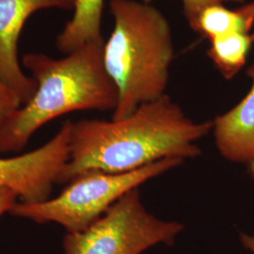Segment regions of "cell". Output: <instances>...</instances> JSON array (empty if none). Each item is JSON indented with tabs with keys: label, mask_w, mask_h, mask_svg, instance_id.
Returning a JSON list of instances; mask_svg holds the SVG:
<instances>
[{
	"label": "cell",
	"mask_w": 254,
	"mask_h": 254,
	"mask_svg": "<svg viewBox=\"0 0 254 254\" xmlns=\"http://www.w3.org/2000/svg\"><path fill=\"white\" fill-rule=\"evenodd\" d=\"M240 241L243 247L254 254V236H250L247 234L240 235Z\"/></svg>",
	"instance_id": "obj_16"
},
{
	"label": "cell",
	"mask_w": 254,
	"mask_h": 254,
	"mask_svg": "<svg viewBox=\"0 0 254 254\" xmlns=\"http://www.w3.org/2000/svg\"><path fill=\"white\" fill-rule=\"evenodd\" d=\"M254 23L237 9L231 10L222 4L211 5L202 9L191 28L209 41L236 32H251Z\"/></svg>",
	"instance_id": "obj_11"
},
{
	"label": "cell",
	"mask_w": 254,
	"mask_h": 254,
	"mask_svg": "<svg viewBox=\"0 0 254 254\" xmlns=\"http://www.w3.org/2000/svg\"><path fill=\"white\" fill-rule=\"evenodd\" d=\"M244 17L254 24V1L237 9Z\"/></svg>",
	"instance_id": "obj_15"
},
{
	"label": "cell",
	"mask_w": 254,
	"mask_h": 254,
	"mask_svg": "<svg viewBox=\"0 0 254 254\" xmlns=\"http://www.w3.org/2000/svg\"><path fill=\"white\" fill-rule=\"evenodd\" d=\"M22 107V103L9 86L0 77V128L9 116Z\"/></svg>",
	"instance_id": "obj_12"
},
{
	"label": "cell",
	"mask_w": 254,
	"mask_h": 254,
	"mask_svg": "<svg viewBox=\"0 0 254 254\" xmlns=\"http://www.w3.org/2000/svg\"><path fill=\"white\" fill-rule=\"evenodd\" d=\"M105 0H75L72 19L57 38L60 51L69 54L90 43H105L101 22Z\"/></svg>",
	"instance_id": "obj_9"
},
{
	"label": "cell",
	"mask_w": 254,
	"mask_h": 254,
	"mask_svg": "<svg viewBox=\"0 0 254 254\" xmlns=\"http://www.w3.org/2000/svg\"><path fill=\"white\" fill-rule=\"evenodd\" d=\"M209 58L226 79H232L245 65L254 44V33L236 32L210 41Z\"/></svg>",
	"instance_id": "obj_10"
},
{
	"label": "cell",
	"mask_w": 254,
	"mask_h": 254,
	"mask_svg": "<svg viewBox=\"0 0 254 254\" xmlns=\"http://www.w3.org/2000/svg\"><path fill=\"white\" fill-rule=\"evenodd\" d=\"M72 125V121L65 122L48 142L31 152L0 157V190L13 191L23 202L51 198L69 159Z\"/></svg>",
	"instance_id": "obj_6"
},
{
	"label": "cell",
	"mask_w": 254,
	"mask_h": 254,
	"mask_svg": "<svg viewBox=\"0 0 254 254\" xmlns=\"http://www.w3.org/2000/svg\"><path fill=\"white\" fill-rule=\"evenodd\" d=\"M247 167H248V173L254 180V159L247 164Z\"/></svg>",
	"instance_id": "obj_17"
},
{
	"label": "cell",
	"mask_w": 254,
	"mask_h": 254,
	"mask_svg": "<svg viewBox=\"0 0 254 254\" xmlns=\"http://www.w3.org/2000/svg\"><path fill=\"white\" fill-rule=\"evenodd\" d=\"M183 162L181 158H165L128 173H85L68 183L57 197L39 202H16L9 214L36 223L54 222L67 233L80 232L100 218L128 191Z\"/></svg>",
	"instance_id": "obj_4"
},
{
	"label": "cell",
	"mask_w": 254,
	"mask_h": 254,
	"mask_svg": "<svg viewBox=\"0 0 254 254\" xmlns=\"http://www.w3.org/2000/svg\"><path fill=\"white\" fill-rule=\"evenodd\" d=\"M75 0H0V77L22 106L34 96L36 82L22 71L18 40L27 19L40 9H73Z\"/></svg>",
	"instance_id": "obj_7"
},
{
	"label": "cell",
	"mask_w": 254,
	"mask_h": 254,
	"mask_svg": "<svg viewBox=\"0 0 254 254\" xmlns=\"http://www.w3.org/2000/svg\"><path fill=\"white\" fill-rule=\"evenodd\" d=\"M184 229L149 213L136 188L87 229L66 233L63 245L65 254H142L155 246H173Z\"/></svg>",
	"instance_id": "obj_5"
},
{
	"label": "cell",
	"mask_w": 254,
	"mask_h": 254,
	"mask_svg": "<svg viewBox=\"0 0 254 254\" xmlns=\"http://www.w3.org/2000/svg\"><path fill=\"white\" fill-rule=\"evenodd\" d=\"M247 75L252 88L245 97L226 113L213 121V133L219 154L235 163L254 159V63Z\"/></svg>",
	"instance_id": "obj_8"
},
{
	"label": "cell",
	"mask_w": 254,
	"mask_h": 254,
	"mask_svg": "<svg viewBox=\"0 0 254 254\" xmlns=\"http://www.w3.org/2000/svg\"><path fill=\"white\" fill-rule=\"evenodd\" d=\"M142 2H144V3H148V4H151V2L153 1V0H141Z\"/></svg>",
	"instance_id": "obj_18"
},
{
	"label": "cell",
	"mask_w": 254,
	"mask_h": 254,
	"mask_svg": "<svg viewBox=\"0 0 254 254\" xmlns=\"http://www.w3.org/2000/svg\"><path fill=\"white\" fill-rule=\"evenodd\" d=\"M104 44H86L63 59L43 53L23 57L36 91L0 128V154L23 150L41 127L67 113L115 110L118 90L104 65Z\"/></svg>",
	"instance_id": "obj_2"
},
{
	"label": "cell",
	"mask_w": 254,
	"mask_h": 254,
	"mask_svg": "<svg viewBox=\"0 0 254 254\" xmlns=\"http://www.w3.org/2000/svg\"><path fill=\"white\" fill-rule=\"evenodd\" d=\"M114 27L104 44L103 61L118 90L112 120L166 94L174 58L172 28L153 5L136 0H110Z\"/></svg>",
	"instance_id": "obj_3"
},
{
	"label": "cell",
	"mask_w": 254,
	"mask_h": 254,
	"mask_svg": "<svg viewBox=\"0 0 254 254\" xmlns=\"http://www.w3.org/2000/svg\"><path fill=\"white\" fill-rule=\"evenodd\" d=\"M212 129L213 121L193 122L167 93L127 118L73 122L69 159L58 185L85 173H128L165 158L198 157L196 141Z\"/></svg>",
	"instance_id": "obj_1"
},
{
	"label": "cell",
	"mask_w": 254,
	"mask_h": 254,
	"mask_svg": "<svg viewBox=\"0 0 254 254\" xmlns=\"http://www.w3.org/2000/svg\"><path fill=\"white\" fill-rule=\"evenodd\" d=\"M17 195L9 190H0V218L9 213L17 202Z\"/></svg>",
	"instance_id": "obj_14"
},
{
	"label": "cell",
	"mask_w": 254,
	"mask_h": 254,
	"mask_svg": "<svg viewBox=\"0 0 254 254\" xmlns=\"http://www.w3.org/2000/svg\"><path fill=\"white\" fill-rule=\"evenodd\" d=\"M183 3V9L185 16L188 19L190 26H192L198 17L200 11L211 5L221 4L222 2L230 1V2H236L242 3L245 0H181Z\"/></svg>",
	"instance_id": "obj_13"
}]
</instances>
